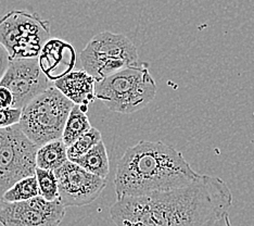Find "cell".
Returning a JSON list of instances; mask_svg holds the SVG:
<instances>
[{"mask_svg": "<svg viewBox=\"0 0 254 226\" xmlns=\"http://www.w3.org/2000/svg\"><path fill=\"white\" fill-rule=\"evenodd\" d=\"M233 201L222 178L200 175L180 188L120 198L110 216L117 226H203L228 212Z\"/></svg>", "mask_w": 254, "mask_h": 226, "instance_id": "6da1fadb", "label": "cell"}, {"mask_svg": "<svg viewBox=\"0 0 254 226\" xmlns=\"http://www.w3.org/2000/svg\"><path fill=\"white\" fill-rule=\"evenodd\" d=\"M200 175L174 147L160 141H140L119 161L115 194L120 199L166 191L186 186Z\"/></svg>", "mask_w": 254, "mask_h": 226, "instance_id": "7a4b0ae2", "label": "cell"}, {"mask_svg": "<svg viewBox=\"0 0 254 226\" xmlns=\"http://www.w3.org/2000/svg\"><path fill=\"white\" fill-rule=\"evenodd\" d=\"M157 94L149 66L138 61L122 71L96 82V99L112 112L131 114L147 107Z\"/></svg>", "mask_w": 254, "mask_h": 226, "instance_id": "3957f363", "label": "cell"}, {"mask_svg": "<svg viewBox=\"0 0 254 226\" xmlns=\"http://www.w3.org/2000/svg\"><path fill=\"white\" fill-rule=\"evenodd\" d=\"M74 103L53 85L22 109L19 126L32 143L40 147L61 139Z\"/></svg>", "mask_w": 254, "mask_h": 226, "instance_id": "277c9868", "label": "cell"}, {"mask_svg": "<svg viewBox=\"0 0 254 226\" xmlns=\"http://www.w3.org/2000/svg\"><path fill=\"white\" fill-rule=\"evenodd\" d=\"M83 70L96 82L139 61L136 46L123 34L101 32L92 37L79 56Z\"/></svg>", "mask_w": 254, "mask_h": 226, "instance_id": "5b68a950", "label": "cell"}, {"mask_svg": "<svg viewBox=\"0 0 254 226\" xmlns=\"http://www.w3.org/2000/svg\"><path fill=\"white\" fill-rule=\"evenodd\" d=\"M49 39V22L37 13L12 10L0 16V44L11 60L37 58Z\"/></svg>", "mask_w": 254, "mask_h": 226, "instance_id": "8992f818", "label": "cell"}, {"mask_svg": "<svg viewBox=\"0 0 254 226\" xmlns=\"http://www.w3.org/2000/svg\"><path fill=\"white\" fill-rule=\"evenodd\" d=\"M37 148L19 124L0 129V202L16 182L36 173Z\"/></svg>", "mask_w": 254, "mask_h": 226, "instance_id": "52a82bcc", "label": "cell"}, {"mask_svg": "<svg viewBox=\"0 0 254 226\" xmlns=\"http://www.w3.org/2000/svg\"><path fill=\"white\" fill-rule=\"evenodd\" d=\"M0 85L12 92V107L23 109L53 86L54 82L44 73L37 57L11 60Z\"/></svg>", "mask_w": 254, "mask_h": 226, "instance_id": "ba28073f", "label": "cell"}, {"mask_svg": "<svg viewBox=\"0 0 254 226\" xmlns=\"http://www.w3.org/2000/svg\"><path fill=\"white\" fill-rule=\"evenodd\" d=\"M66 208L60 200L49 201L42 196L19 202H0L2 226H59Z\"/></svg>", "mask_w": 254, "mask_h": 226, "instance_id": "9c48e42d", "label": "cell"}, {"mask_svg": "<svg viewBox=\"0 0 254 226\" xmlns=\"http://www.w3.org/2000/svg\"><path fill=\"white\" fill-rule=\"evenodd\" d=\"M55 173L59 183V200L65 208L91 204L107 186L106 178L86 171L71 160L66 161Z\"/></svg>", "mask_w": 254, "mask_h": 226, "instance_id": "30bf717a", "label": "cell"}, {"mask_svg": "<svg viewBox=\"0 0 254 226\" xmlns=\"http://www.w3.org/2000/svg\"><path fill=\"white\" fill-rule=\"evenodd\" d=\"M38 61L44 73L56 82L72 71L76 63V54L71 44L54 38L45 44Z\"/></svg>", "mask_w": 254, "mask_h": 226, "instance_id": "8fae6325", "label": "cell"}, {"mask_svg": "<svg viewBox=\"0 0 254 226\" xmlns=\"http://www.w3.org/2000/svg\"><path fill=\"white\" fill-rule=\"evenodd\" d=\"M54 85L74 104L88 106L96 99V79L85 70L71 71Z\"/></svg>", "mask_w": 254, "mask_h": 226, "instance_id": "7c38bea8", "label": "cell"}, {"mask_svg": "<svg viewBox=\"0 0 254 226\" xmlns=\"http://www.w3.org/2000/svg\"><path fill=\"white\" fill-rule=\"evenodd\" d=\"M68 161L67 146L62 139L51 141L37 148L36 166L39 169L56 171Z\"/></svg>", "mask_w": 254, "mask_h": 226, "instance_id": "4fadbf2b", "label": "cell"}, {"mask_svg": "<svg viewBox=\"0 0 254 226\" xmlns=\"http://www.w3.org/2000/svg\"><path fill=\"white\" fill-rule=\"evenodd\" d=\"M87 111L88 106H80V104H74L73 106L70 114H68L61 138L67 147L92 127L90 125Z\"/></svg>", "mask_w": 254, "mask_h": 226, "instance_id": "5bb4252c", "label": "cell"}, {"mask_svg": "<svg viewBox=\"0 0 254 226\" xmlns=\"http://www.w3.org/2000/svg\"><path fill=\"white\" fill-rule=\"evenodd\" d=\"M74 162L82 166L86 171L95 174L97 176L107 178L109 175V155L103 141L98 143L95 147H92L84 155L75 159Z\"/></svg>", "mask_w": 254, "mask_h": 226, "instance_id": "9a60e30c", "label": "cell"}, {"mask_svg": "<svg viewBox=\"0 0 254 226\" xmlns=\"http://www.w3.org/2000/svg\"><path fill=\"white\" fill-rule=\"evenodd\" d=\"M40 196L38 181L35 174L26 176L16 182L12 187L7 190L3 195L2 201L19 202L32 199L34 197Z\"/></svg>", "mask_w": 254, "mask_h": 226, "instance_id": "2e32d148", "label": "cell"}, {"mask_svg": "<svg viewBox=\"0 0 254 226\" xmlns=\"http://www.w3.org/2000/svg\"><path fill=\"white\" fill-rule=\"evenodd\" d=\"M101 141L102 136L100 131L96 129V127H91L87 133L78 137L76 141L67 147L68 160L74 161L75 159L79 158V156L84 155Z\"/></svg>", "mask_w": 254, "mask_h": 226, "instance_id": "e0dca14e", "label": "cell"}, {"mask_svg": "<svg viewBox=\"0 0 254 226\" xmlns=\"http://www.w3.org/2000/svg\"><path fill=\"white\" fill-rule=\"evenodd\" d=\"M35 175L38 181L40 196L49 201L59 200V183L56 173L36 167Z\"/></svg>", "mask_w": 254, "mask_h": 226, "instance_id": "ac0fdd59", "label": "cell"}, {"mask_svg": "<svg viewBox=\"0 0 254 226\" xmlns=\"http://www.w3.org/2000/svg\"><path fill=\"white\" fill-rule=\"evenodd\" d=\"M22 109L18 108H0V129H7L20 123Z\"/></svg>", "mask_w": 254, "mask_h": 226, "instance_id": "d6986e66", "label": "cell"}, {"mask_svg": "<svg viewBox=\"0 0 254 226\" xmlns=\"http://www.w3.org/2000/svg\"><path fill=\"white\" fill-rule=\"evenodd\" d=\"M13 104V95L7 87L0 85V108H10Z\"/></svg>", "mask_w": 254, "mask_h": 226, "instance_id": "ffe728a7", "label": "cell"}, {"mask_svg": "<svg viewBox=\"0 0 254 226\" xmlns=\"http://www.w3.org/2000/svg\"><path fill=\"white\" fill-rule=\"evenodd\" d=\"M10 56L8 54L7 49H5L3 46L0 44V82H1V79L3 77L4 73L7 72L8 67L10 65Z\"/></svg>", "mask_w": 254, "mask_h": 226, "instance_id": "44dd1931", "label": "cell"}, {"mask_svg": "<svg viewBox=\"0 0 254 226\" xmlns=\"http://www.w3.org/2000/svg\"><path fill=\"white\" fill-rule=\"evenodd\" d=\"M203 226H232V223H230L229 220V214L228 212H226L222 214L221 217H217L211 220V221H209Z\"/></svg>", "mask_w": 254, "mask_h": 226, "instance_id": "7402d4cb", "label": "cell"}]
</instances>
